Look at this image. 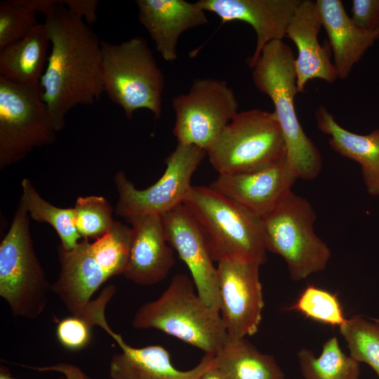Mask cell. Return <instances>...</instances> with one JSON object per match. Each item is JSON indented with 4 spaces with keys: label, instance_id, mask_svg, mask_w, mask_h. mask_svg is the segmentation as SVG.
I'll use <instances>...</instances> for the list:
<instances>
[{
    "label": "cell",
    "instance_id": "cell-16",
    "mask_svg": "<svg viewBox=\"0 0 379 379\" xmlns=\"http://www.w3.org/2000/svg\"><path fill=\"white\" fill-rule=\"evenodd\" d=\"M301 0H199L205 11L217 15L222 22L234 20L249 24L256 34V45L248 60L252 67L263 48L270 41L282 40L295 8Z\"/></svg>",
    "mask_w": 379,
    "mask_h": 379
},
{
    "label": "cell",
    "instance_id": "cell-29",
    "mask_svg": "<svg viewBox=\"0 0 379 379\" xmlns=\"http://www.w3.org/2000/svg\"><path fill=\"white\" fill-rule=\"evenodd\" d=\"M290 310L332 326L340 327L347 320L337 295L314 285H309L302 291Z\"/></svg>",
    "mask_w": 379,
    "mask_h": 379
},
{
    "label": "cell",
    "instance_id": "cell-38",
    "mask_svg": "<svg viewBox=\"0 0 379 379\" xmlns=\"http://www.w3.org/2000/svg\"><path fill=\"white\" fill-rule=\"evenodd\" d=\"M0 379H15L11 374L8 368L4 366H0ZM60 379H67V378H60Z\"/></svg>",
    "mask_w": 379,
    "mask_h": 379
},
{
    "label": "cell",
    "instance_id": "cell-20",
    "mask_svg": "<svg viewBox=\"0 0 379 379\" xmlns=\"http://www.w3.org/2000/svg\"><path fill=\"white\" fill-rule=\"evenodd\" d=\"M321 26L315 1H301L295 10L286 34L298 49L295 69L298 93L304 92L306 84L311 79H320L333 83L338 78L326 49L318 41Z\"/></svg>",
    "mask_w": 379,
    "mask_h": 379
},
{
    "label": "cell",
    "instance_id": "cell-3",
    "mask_svg": "<svg viewBox=\"0 0 379 379\" xmlns=\"http://www.w3.org/2000/svg\"><path fill=\"white\" fill-rule=\"evenodd\" d=\"M132 326L159 330L212 356L228 338L220 312L202 301L186 274H175L157 299L140 307Z\"/></svg>",
    "mask_w": 379,
    "mask_h": 379
},
{
    "label": "cell",
    "instance_id": "cell-13",
    "mask_svg": "<svg viewBox=\"0 0 379 379\" xmlns=\"http://www.w3.org/2000/svg\"><path fill=\"white\" fill-rule=\"evenodd\" d=\"M260 266L239 259L218 262L220 314L228 338H244L258 331L265 306Z\"/></svg>",
    "mask_w": 379,
    "mask_h": 379
},
{
    "label": "cell",
    "instance_id": "cell-17",
    "mask_svg": "<svg viewBox=\"0 0 379 379\" xmlns=\"http://www.w3.org/2000/svg\"><path fill=\"white\" fill-rule=\"evenodd\" d=\"M126 222L132 229V241L123 275L140 286L162 281L173 268L175 258L165 238L161 217L146 215Z\"/></svg>",
    "mask_w": 379,
    "mask_h": 379
},
{
    "label": "cell",
    "instance_id": "cell-12",
    "mask_svg": "<svg viewBox=\"0 0 379 379\" xmlns=\"http://www.w3.org/2000/svg\"><path fill=\"white\" fill-rule=\"evenodd\" d=\"M115 293L113 288L105 287L84 310L93 326L103 329L121 349L109 363L111 379H199L215 366V356L205 354L194 368L182 371L173 366L169 352L160 345L142 347L129 345L110 328L105 317L107 305Z\"/></svg>",
    "mask_w": 379,
    "mask_h": 379
},
{
    "label": "cell",
    "instance_id": "cell-4",
    "mask_svg": "<svg viewBox=\"0 0 379 379\" xmlns=\"http://www.w3.org/2000/svg\"><path fill=\"white\" fill-rule=\"evenodd\" d=\"M183 204L201 228L214 262H266L261 220L246 208L209 186H192Z\"/></svg>",
    "mask_w": 379,
    "mask_h": 379
},
{
    "label": "cell",
    "instance_id": "cell-31",
    "mask_svg": "<svg viewBox=\"0 0 379 379\" xmlns=\"http://www.w3.org/2000/svg\"><path fill=\"white\" fill-rule=\"evenodd\" d=\"M37 13L25 0L0 2V49L26 36L39 23Z\"/></svg>",
    "mask_w": 379,
    "mask_h": 379
},
{
    "label": "cell",
    "instance_id": "cell-24",
    "mask_svg": "<svg viewBox=\"0 0 379 379\" xmlns=\"http://www.w3.org/2000/svg\"><path fill=\"white\" fill-rule=\"evenodd\" d=\"M215 366L225 379H285L275 358L244 338L230 339L215 356Z\"/></svg>",
    "mask_w": 379,
    "mask_h": 379
},
{
    "label": "cell",
    "instance_id": "cell-18",
    "mask_svg": "<svg viewBox=\"0 0 379 379\" xmlns=\"http://www.w3.org/2000/svg\"><path fill=\"white\" fill-rule=\"evenodd\" d=\"M90 244L88 239H82L72 249L58 247L60 270L51 291L74 315L82 314L93 294L112 278L92 253Z\"/></svg>",
    "mask_w": 379,
    "mask_h": 379
},
{
    "label": "cell",
    "instance_id": "cell-15",
    "mask_svg": "<svg viewBox=\"0 0 379 379\" xmlns=\"http://www.w3.org/2000/svg\"><path fill=\"white\" fill-rule=\"evenodd\" d=\"M295 180L285 159L255 172L218 175L209 187L262 220L291 190Z\"/></svg>",
    "mask_w": 379,
    "mask_h": 379
},
{
    "label": "cell",
    "instance_id": "cell-23",
    "mask_svg": "<svg viewBox=\"0 0 379 379\" xmlns=\"http://www.w3.org/2000/svg\"><path fill=\"white\" fill-rule=\"evenodd\" d=\"M50 43L43 23L23 39L0 49V77L21 84L40 83Z\"/></svg>",
    "mask_w": 379,
    "mask_h": 379
},
{
    "label": "cell",
    "instance_id": "cell-21",
    "mask_svg": "<svg viewBox=\"0 0 379 379\" xmlns=\"http://www.w3.org/2000/svg\"><path fill=\"white\" fill-rule=\"evenodd\" d=\"M315 4L332 48L338 76L346 79L379 34L358 27L340 0H317Z\"/></svg>",
    "mask_w": 379,
    "mask_h": 379
},
{
    "label": "cell",
    "instance_id": "cell-32",
    "mask_svg": "<svg viewBox=\"0 0 379 379\" xmlns=\"http://www.w3.org/2000/svg\"><path fill=\"white\" fill-rule=\"evenodd\" d=\"M93 326L86 315L72 314L61 319L56 327V336L60 344L70 351H78L90 343Z\"/></svg>",
    "mask_w": 379,
    "mask_h": 379
},
{
    "label": "cell",
    "instance_id": "cell-14",
    "mask_svg": "<svg viewBox=\"0 0 379 379\" xmlns=\"http://www.w3.org/2000/svg\"><path fill=\"white\" fill-rule=\"evenodd\" d=\"M161 217L166 240L189 269L199 298L220 312L218 269L196 220L183 204Z\"/></svg>",
    "mask_w": 379,
    "mask_h": 379
},
{
    "label": "cell",
    "instance_id": "cell-26",
    "mask_svg": "<svg viewBox=\"0 0 379 379\" xmlns=\"http://www.w3.org/2000/svg\"><path fill=\"white\" fill-rule=\"evenodd\" d=\"M22 195L20 202L30 218L51 225L57 232L60 246L67 250L74 248L82 239L74 223V208H59L43 199L31 181H21Z\"/></svg>",
    "mask_w": 379,
    "mask_h": 379
},
{
    "label": "cell",
    "instance_id": "cell-34",
    "mask_svg": "<svg viewBox=\"0 0 379 379\" xmlns=\"http://www.w3.org/2000/svg\"><path fill=\"white\" fill-rule=\"evenodd\" d=\"M67 9L88 24L97 20L96 9L99 4L97 0H65L61 1Z\"/></svg>",
    "mask_w": 379,
    "mask_h": 379
},
{
    "label": "cell",
    "instance_id": "cell-9",
    "mask_svg": "<svg viewBox=\"0 0 379 379\" xmlns=\"http://www.w3.org/2000/svg\"><path fill=\"white\" fill-rule=\"evenodd\" d=\"M55 133L40 83L21 84L0 77V169L22 161L35 147L54 143Z\"/></svg>",
    "mask_w": 379,
    "mask_h": 379
},
{
    "label": "cell",
    "instance_id": "cell-7",
    "mask_svg": "<svg viewBox=\"0 0 379 379\" xmlns=\"http://www.w3.org/2000/svg\"><path fill=\"white\" fill-rule=\"evenodd\" d=\"M315 218L311 204L290 190L261 220L267 250L284 260L295 281L324 270L331 258L328 245L314 232Z\"/></svg>",
    "mask_w": 379,
    "mask_h": 379
},
{
    "label": "cell",
    "instance_id": "cell-27",
    "mask_svg": "<svg viewBox=\"0 0 379 379\" xmlns=\"http://www.w3.org/2000/svg\"><path fill=\"white\" fill-rule=\"evenodd\" d=\"M350 355L368 365L379 378V324L355 314L339 327Z\"/></svg>",
    "mask_w": 379,
    "mask_h": 379
},
{
    "label": "cell",
    "instance_id": "cell-1",
    "mask_svg": "<svg viewBox=\"0 0 379 379\" xmlns=\"http://www.w3.org/2000/svg\"><path fill=\"white\" fill-rule=\"evenodd\" d=\"M44 24L51 51L40 80L41 98L51 124L58 132L72 109L93 105L104 93L101 41L61 1L45 15Z\"/></svg>",
    "mask_w": 379,
    "mask_h": 379
},
{
    "label": "cell",
    "instance_id": "cell-30",
    "mask_svg": "<svg viewBox=\"0 0 379 379\" xmlns=\"http://www.w3.org/2000/svg\"><path fill=\"white\" fill-rule=\"evenodd\" d=\"M74 209L75 226L81 239L95 240L101 237L115 221L112 206L103 197H79Z\"/></svg>",
    "mask_w": 379,
    "mask_h": 379
},
{
    "label": "cell",
    "instance_id": "cell-6",
    "mask_svg": "<svg viewBox=\"0 0 379 379\" xmlns=\"http://www.w3.org/2000/svg\"><path fill=\"white\" fill-rule=\"evenodd\" d=\"M218 175L255 172L286 159L284 137L273 112H238L206 151Z\"/></svg>",
    "mask_w": 379,
    "mask_h": 379
},
{
    "label": "cell",
    "instance_id": "cell-10",
    "mask_svg": "<svg viewBox=\"0 0 379 379\" xmlns=\"http://www.w3.org/2000/svg\"><path fill=\"white\" fill-rule=\"evenodd\" d=\"M206 154L198 146L178 143L165 160L162 176L143 190L136 188L124 171L117 172L114 177L119 194L116 214L126 221L146 215L161 216L182 204L192 187V177Z\"/></svg>",
    "mask_w": 379,
    "mask_h": 379
},
{
    "label": "cell",
    "instance_id": "cell-5",
    "mask_svg": "<svg viewBox=\"0 0 379 379\" xmlns=\"http://www.w3.org/2000/svg\"><path fill=\"white\" fill-rule=\"evenodd\" d=\"M103 90L131 119L140 109L154 118L162 113L164 77L145 39L134 36L119 44L101 41Z\"/></svg>",
    "mask_w": 379,
    "mask_h": 379
},
{
    "label": "cell",
    "instance_id": "cell-22",
    "mask_svg": "<svg viewBox=\"0 0 379 379\" xmlns=\"http://www.w3.org/2000/svg\"><path fill=\"white\" fill-rule=\"evenodd\" d=\"M315 119L319 130L330 137V146L340 155L359 164L368 194L378 196L379 129L367 135L350 132L339 125L324 106L316 110Z\"/></svg>",
    "mask_w": 379,
    "mask_h": 379
},
{
    "label": "cell",
    "instance_id": "cell-25",
    "mask_svg": "<svg viewBox=\"0 0 379 379\" xmlns=\"http://www.w3.org/2000/svg\"><path fill=\"white\" fill-rule=\"evenodd\" d=\"M297 357L304 379L360 378V363L343 352L335 336L324 343L319 357L306 348L300 349Z\"/></svg>",
    "mask_w": 379,
    "mask_h": 379
},
{
    "label": "cell",
    "instance_id": "cell-36",
    "mask_svg": "<svg viewBox=\"0 0 379 379\" xmlns=\"http://www.w3.org/2000/svg\"><path fill=\"white\" fill-rule=\"evenodd\" d=\"M62 374L67 379H90L79 368L71 364L64 368Z\"/></svg>",
    "mask_w": 379,
    "mask_h": 379
},
{
    "label": "cell",
    "instance_id": "cell-8",
    "mask_svg": "<svg viewBox=\"0 0 379 379\" xmlns=\"http://www.w3.org/2000/svg\"><path fill=\"white\" fill-rule=\"evenodd\" d=\"M51 291L34 249L29 216L19 201L0 244V296L15 317L34 319L44 311Z\"/></svg>",
    "mask_w": 379,
    "mask_h": 379
},
{
    "label": "cell",
    "instance_id": "cell-40",
    "mask_svg": "<svg viewBox=\"0 0 379 379\" xmlns=\"http://www.w3.org/2000/svg\"><path fill=\"white\" fill-rule=\"evenodd\" d=\"M376 32L379 34V23H378V27L376 29Z\"/></svg>",
    "mask_w": 379,
    "mask_h": 379
},
{
    "label": "cell",
    "instance_id": "cell-28",
    "mask_svg": "<svg viewBox=\"0 0 379 379\" xmlns=\"http://www.w3.org/2000/svg\"><path fill=\"white\" fill-rule=\"evenodd\" d=\"M132 241V229L114 221L109 230L91 243L95 258L112 277L123 274L126 267Z\"/></svg>",
    "mask_w": 379,
    "mask_h": 379
},
{
    "label": "cell",
    "instance_id": "cell-2",
    "mask_svg": "<svg viewBox=\"0 0 379 379\" xmlns=\"http://www.w3.org/2000/svg\"><path fill=\"white\" fill-rule=\"evenodd\" d=\"M295 55L282 40L270 41L251 67L256 88L267 95L286 145V162L295 179L313 180L322 167L321 153L305 134L294 107L296 86Z\"/></svg>",
    "mask_w": 379,
    "mask_h": 379
},
{
    "label": "cell",
    "instance_id": "cell-39",
    "mask_svg": "<svg viewBox=\"0 0 379 379\" xmlns=\"http://www.w3.org/2000/svg\"><path fill=\"white\" fill-rule=\"evenodd\" d=\"M372 321H375V322H377L379 324V319L378 318H371V319Z\"/></svg>",
    "mask_w": 379,
    "mask_h": 379
},
{
    "label": "cell",
    "instance_id": "cell-35",
    "mask_svg": "<svg viewBox=\"0 0 379 379\" xmlns=\"http://www.w3.org/2000/svg\"><path fill=\"white\" fill-rule=\"evenodd\" d=\"M26 4L34 11L47 15L60 4L58 0H25Z\"/></svg>",
    "mask_w": 379,
    "mask_h": 379
},
{
    "label": "cell",
    "instance_id": "cell-11",
    "mask_svg": "<svg viewBox=\"0 0 379 379\" xmlns=\"http://www.w3.org/2000/svg\"><path fill=\"white\" fill-rule=\"evenodd\" d=\"M172 107L178 143L206 152L238 112L232 88L225 81L213 78L194 79L187 93L173 98Z\"/></svg>",
    "mask_w": 379,
    "mask_h": 379
},
{
    "label": "cell",
    "instance_id": "cell-33",
    "mask_svg": "<svg viewBox=\"0 0 379 379\" xmlns=\"http://www.w3.org/2000/svg\"><path fill=\"white\" fill-rule=\"evenodd\" d=\"M351 19L360 29L376 32L379 23V0H353Z\"/></svg>",
    "mask_w": 379,
    "mask_h": 379
},
{
    "label": "cell",
    "instance_id": "cell-37",
    "mask_svg": "<svg viewBox=\"0 0 379 379\" xmlns=\"http://www.w3.org/2000/svg\"><path fill=\"white\" fill-rule=\"evenodd\" d=\"M199 379H225V378L214 366L208 370Z\"/></svg>",
    "mask_w": 379,
    "mask_h": 379
},
{
    "label": "cell",
    "instance_id": "cell-19",
    "mask_svg": "<svg viewBox=\"0 0 379 379\" xmlns=\"http://www.w3.org/2000/svg\"><path fill=\"white\" fill-rule=\"evenodd\" d=\"M138 19L164 60L177 58V44L185 31L208 23L199 3L185 0H137Z\"/></svg>",
    "mask_w": 379,
    "mask_h": 379
}]
</instances>
